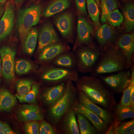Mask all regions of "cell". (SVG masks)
I'll return each mask as SVG.
<instances>
[{
	"label": "cell",
	"mask_w": 134,
	"mask_h": 134,
	"mask_svg": "<svg viewBox=\"0 0 134 134\" xmlns=\"http://www.w3.org/2000/svg\"><path fill=\"white\" fill-rule=\"evenodd\" d=\"M71 108L75 113H79L86 117L96 128L98 133L105 134L109 125L93 112L82 104L77 98L72 105Z\"/></svg>",
	"instance_id": "obj_10"
},
{
	"label": "cell",
	"mask_w": 134,
	"mask_h": 134,
	"mask_svg": "<svg viewBox=\"0 0 134 134\" xmlns=\"http://www.w3.org/2000/svg\"><path fill=\"white\" fill-rule=\"evenodd\" d=\"M118 45L121 49L126 59V68L132 65L131 59L134 51V34H125L121 37Z\"/></svg>",
	"instance_id": "obj_16"
},
{
	"label": "cell",
	"mask_w": 134,
	"mask_h": 134,
	"mask_svg": "<svg viewBox=\"0 0 134 134\" xmlns=\"http://www.w3.org/2000/svg\"><path fill=\"white\" fill-rule=\"evenodd\" d=\"M70 5L69 0H55L46 8L43 12V16H52L66 9Z\"/></svg>",
	"instance_id": "obj_23"
},
{
	"label": "cell",
	"mask_w": 134,
	"mask_h": 134,
	"mask_svg": "<svg viewBox=\"0 0 134 134\" xmlns=\"http://www.w3.org/2000/svg\"><path fill=\"white\" fill-rule=\"evenodd\" d=\"M114 119L121 122L125 120L133 119L134 117V109L129 106L119 104L114 107Z\"/></svg>",
	"instance_id": "obj_24"
},
{
	"label": "cell",
	"mask_w": 134,
	"mask_h": 134,
	"mask_svg": "<svg viewBox=\"0 0 134 134\" xmlns=\"http://www.w3.org/2000/svg\"><path fill=\"white\" fill-rule=\"evenodd\" d=\"M64 115L63 124L65 133L69 134H80L76 113L74 110L70 108Z\"/></svg>",
	"instance_id": "obj_21"
},
{
	"label": "cell",
	"mask_w": 134,
	"mask_h": 134,
	"mask_svg": "<svg viewBox=\"0 0 134 134\" xmlns=\"http://www.w3.org/2000/svg\"><path fill=\"white\" fill-rule=\"evenodd\" d=\"M16 116L23 122L40 120L43 119V113L38 106L36 105H23L16 111Z\"/></svg>",
	"instance_id": "obj_12"
},
{
	"label": "cell",
	"mask_w": 134,
	"mask_h": 134,
	"mask_svg": "<svg viewBox=\"0 0 134 134\" xmlns=\"http://www.w3.org/2000/svg\"><path fill=\"white\" fill-rule=\"evenodd\" d=\"M39 89L38 85L34 84L32 86L31 89L25 96L20 97L18 95L16 98L21 103H36L37 102V96L38 94Z\"/></svg>",
	"instance_id": "obj_31"
},
{
	"label": "cell",
	"mask_w": 134,
	"mask_h": 134,
	"mask_svg": "<svg viewBox=\"0 0 134 134\" xmlns=\"http://www.w3.org/2000/svg\"><path fill=\"white\" fill-rule=\"evenodd\" d=\"M41 11L40 5H35L23 9L19 11L17 26L22 43L28 32L38 23L40 20Z\"/></svg>",
	"instance_id": "obj_4"
},
{
	"label": "cell",
	"mask_w": 134,
	"mask_h": 134,
	"mask_svg": "<svg viewBox=\"0 0 134 134\" xmlns=\"http://www.w3.org/2000/svg\"><path fill=\"white\" fill-rule=\"evenodd\" d=\"M126 66V59L121 50L113 48L107 51L93 70V76L115 73L123 70Z\"/></svg>",
	"instance_id": "obj_2"
},
{
	"label": "cell",
	"mask_w": 134,
	"mask_h": 134,
	"mask_svg": "<svg viewBox=\"0 0 134 134\" xmlns=\"http://www.w3.org/2000/svg\"><path fill=\"white\" fill-rule=\"evenodd\" d=\"M54 63L59 66L72 69L76 66L77 62L72 55L65 54L58 57L54 61Z\"/></svg>",
	"instance_id": "obj_30"
},
{
	"label": "cell",
	"mask_w": 134,
	"mask_h": 134,
	"mask_svg": "<svg viewBox=\"0 0 134 134\" xmlns=\"http://www.w3.org/2000/svg\"><path fill=\"white\" fill-rule=\"evenodd\" d=\"M134 86V69L131 71V81L129 85L125 89L122 93L120 104L123 105L130 106V95L132 88Z\"/></svg>",
	"instance_id": "obj_34"
},
{
	"label": "cell",
	"mask_w": 134,
	"mask_h": 134,
	"mask_svg": "<svg viewBox=\"0 0 134 134\" xmlns=\"http://www.w3.org/2000/svg\"><path fill=\"white\" fill-rule=\"evenodd\" d=\"M54 22L64 37L69 38L72 36L74 29V16L71 12H65L58 15L55 18Z\"/></svg>",
	"instance_id": "obj_15"
},
{
	"label": "cell",
	"mask_w": 134,
	"mask_h": 134,
	"mask_svg": "<svg viewBox=\"0 0 134 134\" xmlns=\"http://www.w3.org/2000/svg\"><path fill=\"white\" fill-rule=\"evenodd\" d=\"M76 87L93 103L105 109L112 111L115 106L116 100L112 92L96 76L81 77L76 82Z\"/></svg>",
	"instance_id": "obj_1"
},
{
	"label": "cell",
	"mask_w": 134,
	"mask_h": 134,
	"mask_svg": "<svg viewBox=\"0 0 134 134\" xmlns=\"http://www.w3.org/2000/svg\"><path fill=\"white\" fill-rule=\"evenodd\" d=\"M118 3L115 0H101V15L100 21L102 23L107 22L108 14L117 7Z\"/></svg>",
	"instance_id": "obj_28"
},
{
	"label": "cell",
	"mask_w": 134,
	"mask_h": 134,
	"mask_svg": "<svg viewBox=\"0 0 134 134\" xmlns=\"http://www.w3.org/2000/svg\"><path fill=\"white\" fill-rule=\"evenodd\" d=\"M15 53L14 49L9 46H3L0 48L2 75L5 79L9 81L15 79Z\"/></svg>",
	"instance_id": "obj_9"
},
{
	"label": "cell",
	"mask_w": 134,
	"mask_h": 134,
	"mask_svg": "<svg viewBox=\"0 0 134 134\" xmlns=\"http://www.w3.org/2000/svg\"><path fill=\"white\" fill-rule=\"evenodd\" d=\"M77 67L79 72L82 73L92 72L94 65L99 58V52L89 47H84L77 51Z\"/></svg>",
	"instance_id": "obj_6"
},
{
	"label": "cell",
	"mask_w": 134,
	"mask_h": 134,
	"mask_svg": "<svg viewBox=\"0 0 134 134\" xmlns=\"http://www.w3.org/2000/svg\"><path fill=\"white\" fill-rule=\"evenodd\" d=\"M15 2L17 4H19V3H21L24 1V0H14Z\"/></svg>",
	"instance_id": "obj_42"
},
{
	"label": "cell",
	"mask_w": 134,
	"mask_h": 134,
	"mask_svg": "<svg viewBox=\"0 0 134 134\" xmlns=\"http://www.w3.org/2000/svg\"><path fill=\"white\" fill-rule=\"evenodd\" d=\"M77 31V38L74 49L81 45L89 44L93 33L92 26L81 15H79L78 16Z\"/></svg>",
	"instance_id": "obj_14"
},
{
	"label": "cell",
	"mask_w": 134,
	"mask_h": 134,
	"mask_svg": "<svg viewBox=\"0 0 134 134\" xmlns=\"http://www.w3.org/2000/svg\"><path fill=\"white\" fill-rule=\"evenodd\" d=\"M114 35V30L111 26L104 24L99 27L96 33V37L101 45H105L112 39Z\"/></svg>",
	"instance_id": "obj_25"
},
{
	"label": "cell",
	"mask_w": 134,
	"mask_h": 134,
	"mask_svg": "<svg viewBox=\"0 0 134 134\" xmlns=\"http://www.w3.org/2000/svg\"><path fill=\"white\" fill-rule=\"evenodd\" d=\"M134 120L120 122L115 119L109 126L105 134H133Z\"/></svg>",
	"instance_id": "obj_18"
},
{
	"label": "cell",
	"mask_w": 134,
	"mask_h": 134,
	"mask_svg": "<svg viewBox=\"0 0 134 134\" xmlns=\"http://www.w3.org/2000/svg\"><path fill=\"white\" fill-rule=\"evenodd\" d=\"M33 82L29 79L19 80L16 83V89L18 96H25L30 90L33 85Z\"/></svg>",
	"instance_id": "obj_32"
},
{
	"label": "cell",
	"mask_w": 134,
	"mask_h": 134,
	"mask_svg": "<svg viewBox=\"0 0 134 134\" xmlns=\"http://www.w3.org/2000/svg\"><path fill=\"white\" fill-rule=\"evenodd\" d=\"M75 113L80 134H98L96 128L91 125L90 121L86 117L79 113Z\"/></svg>",
	"instance_id": "obj_26"
},
{
	"label": "cell",
	"mask_w": 134,
	"mask_h": 134,
	"mask_svg": "<svg viewBox=\"0 0 134 134\" xmlns=\"http://www.w3.org/2000/svg\"><path fill=\"white\" fill-rule=\"evenodd\" d=\"M32 68V65L29 61L18 60L15 65V72L18 75L25 74L30 72Z\"/></svg>",
	"instance_id": "obj_33"
},
{
	"label": "cell",
	"mask_w": 134,
	"mask_h": 134,
	"mask_svg": "<svg viewBox=\"0 0 134 134\" xmlns=\"http://www.w3.org/2000/svg\"><path fill=\"white\" fill-rule=\"evenodd\" d=\"M107 20L113 26L118 27L123 23L124 18L119 10H114L108 14Z\"/></svg>",
	"instance_id": "obj_35"
},
{
	"label": "cell",
	"mask_w": 134,
	"mask_h": 134,
	"mask_svg": "<svg viewBox=\"0 0 134 134\" xmlns=\"http://www.w3.org/2000/svg\"><path fill=\"white\" fill-rule=\"evenodd\" d=\"M6 0H0V4L5 3Z\"/></svg>",
	"instance_id": "obj_43"
},
{
	"label": "cell",
	"mask_w": 134,
	"mask_h": 134,
	"mask_svg": "<svg viewBox=\"0 0 134 134\" xmlns=\"http://www.w3.org/2000/svg\"><path fill=\"white\" fill-rule=\"evenodd\" d=\"M99 79L113 92L122 93L131 81V71L121 70L114 74L100 76Z\"/></svg>",
	"instance_id": "obj_5"
},
{
	"label": "cell",
	"mask_w": 134,
	"mask_h": 134,
	"mask_svg": "<svg viewBox=\"0 0 134 134\" xmlns=\"http://www.w3.org/2000/svg\"><path fill=\"white\" fill-rule=\"evenodd\" d=\"M42 50L39 55V59L42 61H47L65 52L67 48L62 44L54 43L46 47Z\"/></svg>",
	"instance_id": "obj_19"
},
{
	"label": "cell",
	"mask_w": 134,
	"mask_h": 134,
	"mask_svg": "<svg viewBox=\"0 0 134 134\" xmlns=\"http://www.w3.org/2000/svg\"><path fill=\"white\" fill-rule=\"evenodd\" d=\"M2 74V66L1 60L0 55V75Z\"/></svg>",
	"instance_id": "obj_41"
},
{
	"label": "cell",
	"mask_w": 134,
	"mask_h": 134,
	"mask_svg": "<svg viewBox=\"0 0 134 134\" xmlns=\"http://www.w3.org/2000/svg\"><path fill=\"white\" fill-rule=\"evenodd\" d=\"M72 82H67L64 94L50 107L49 116L54 124L58 123L77 98L78 90Z\"/></svg>",
	"instance_id": "obj_3"
},
{
	"label": "cell",
	"mask_w": 134,
	"mask_h": 134,
	"mask_svg": "<svg viewBox=\"0 0 134 134\" xmlns=\"http://www.w3.org/2000/svg\"><path fill=\"white\" fill-rule=\"evenodd\" d=\"M38 37V32L36 28H33L27 34L23 41V49L25 53L31 55L36 49Z\"/></svg>",
	"instance_id": "obj_22"
},
{
	"label": "cell",
	"mask_w": 134,
	"mask_h": 134,
	"mask_svg": "<svg viewBox=\"0 0 134 134\" xmlns=\"http://www.w3.org/2000/svg\"><path fill=\"white\" fill-rule=\"evenodd\" d=\"M15 133L9 125L0 120V134H15Z\"/></svg>",
	"instance_id": "obj_38"
},
{
	"label": "cell",
	"mask_w": 134,
	"mask_h": 134,
	"mask_svg": "<svg viewBox=\"0 0 134 134\" xmlns=\"http://www.w3.org/2000/svg\"><path fill=\"white\" fill-rule=\"evenodd\" d=\"M86 3L91 18L94 22L95 25L98 26L99 25L100 10L98 5L95 0H86Z\"/></svg>",
	"instance_id": "obj_29"
},
{
	"label": "cell",
	"mask_w": 134,
	"mask_h": 134,
	"mask_svg": "<svg viewBox=\"0 0 134 134\" xmlns=\"http://www.w3.org/2000/svg\"><path fill=\"white\" fill-rule=\"evenodd\" d=\"M56 132L55 129L49 123L45 121L41 122L40 125L39 134H54Z\"/></svg>",
	"instance_id": "obj_37"
},
{
	"label": "cell",
	"mask_w": 134,
	"mask_h": 134,
	"mask_svg": "<svg viewBox=\"0 0 134 134\" xmlns=\"http://www.w3.org/2000/svg\"><path fill=\"white\" fill-rule=\"evenodd\" d=\"M66 86V84L61 83L47 89L42 96L43 101L48 105H52L63 95Z\"/></svg>",
	"instance_id": "obj_17"
},
{
	"label": "cell",
	"mask_w": 134,
	"mask_h": 134,
	"mask_svg": "<svg viewBox=\"0 0 134 134\" xmlns=\"http://www.w3.org/2000/svg\"><path fill=\"white\" fill-rule=\"evenodd\" d=\"M77 99L80 103L99 116L110 126L114 119L112 111L102 108L88 98L81 92L78 91Z\"/></svg>",
	"instance_id": "obj_11"
},
{
	"label": "cell",
	"mask_w": 134,
	"mask_h": 134,
	"mask_svg": "<svg viewBox=\"0 0 134 134\" xmlns=\"http://www.w3.org/2000/svg\"><path fill=\"white\" fill-rule=\"evenodd\" d=\"M79 75L76 70L62 68H51L46 71L42 76V78L46 81L51 83L69 81L76 82Z\"/></svg>",
	"instance_id": "obj_7"
},
{
	"label": "cell",
	"mask_w": 134,
	"mask_h": 134,
	"mask_svg": "<svg viewBox=\"0 0 134 134\" xmlns=\"http://www.w3.org/2000/svg\"><path fill=\"white\" fill-rule=\"evenodd\" d=\"M1 78H0V83H1Z\"/></svg>",
	"instance_id": "obj_45"
},
{
	"label": "cell",
	"mask_w": 134,
	"mask_h": 134,
	"mask_svg": "<svg viewBox=\"0 0 134 134\" xmlns=\"http://www.w3.org/2000/svg\"><path fill=\"white\" fill-rule=\"evenodd\" d=\"M77 8L80 13L84 16L87 15L86 9V0H75Z\"/></svg>",
	"instance_id": "obj_39"
},
{
	"label": "cell",
	"mask_w": 134,
	"mask_h": 134,
	"mask_svg": "<svg viewBox=\"0 0 134 134\" xmlns=\"http://www.w3.org/2000/svg\"><path fill=\"white\" fill-rule=\"evenodd\" d=\"M38 49L42 50L47 46L56 43L59 38L50 22L44 24L40 29L38 36Z\"/></svg>",
	"instance_id": "obj_13"
},
{
	"label": "cell",
	"mask_w": 134,
	"mask_h": 134,
	"mask_svg": "<svg viewBox=\"0 0 134 134\" xmlns=\"http://www.w3.org/2000/svg\"><path fill=\"white\" fill-rule=\"evenodd\" d=\"M17 100L7 89H0V111L9 112L16 105Z\"/></svg>",
	"instance_id": "obj_20"
},
{
	"label": "cell",
	"mask_w": 134,
	"mask_h": 134,
	"mask_svg": "<svg viewBox=\"0 0 134 134\" xmlns=\"http://www.w3.org/2000/svg\"><path fill=\"white\" fill-rule=\"evenodd\" d=\"M124 26L125 31L130 32L134 26V7L131 3H127L123 9Z\"/></svg>",
	"instance_id": "obj_27"
},
{
	"label": "cell",
	"mask_w": 134,
	"mask_h": 134,
	"mask_svg": "<svg viewBox=\"0 0 134 134\" xmlns=\"http://www.w3.org/2000/svg\"><path fill=\"white\" fill-rule=\"evenodd\" d=\"M24 129L26 134H39V123L36 121H28L25 125Z\"/></svg>",
	"instance_id": "obj_36"
},
{
	"label": "cell",
	"mask_w": 134,
	"mask_h": 134,
	"mask_svg": "<svg viewBox=\"0 0 134 134\" xmlns=\"http://www.w3.org/2000/svg\"><path fill=\"white\" fill-rule=\"evenodd\" d=\"M96 2H97V4L98 5V7H99V5H100V1H99V0H96Z\"/></svg>",
	"instance_id": "obj_44"
},
{
	"label": "cell",
	"mask_w": 134,
	"mask_h": 134,
	"mask_svg": "<svg viewBox=\"0 0 134 134\" xmlns=\"http://www.w3.org/2000/svg\"><path fill=\"white\" fill-rule=\"evenodd\" d=\"M5 3L0 4V19L2 16V15L4 13V10H5Z\"/></svg>",
	"instance_id": "obj_40"
},
{
	"label": "cell",
	"mask_w": 134,
	"mask_h": 134,
	"mask_svg": "<svg viewBox=\"0 0 134 134\" xmlns=\"http://www.w3.org/2000/svg\"><path fill=\"white\" fill-rule=\"evenodd\" d=\"M15 5L11 1L5 5V10L0 19V42L3 41L12 34L14 25Z\"/></svg>",
	"instance_id": "obj_8"
}]
</instances>
